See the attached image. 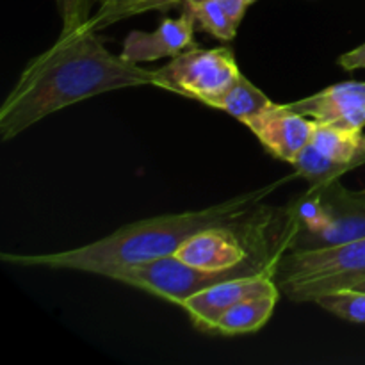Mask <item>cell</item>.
Segmentation results:
<instances>
[{
    "instance_id": "5b68a950",
    "label": "cell",
    "mask_w": 365,
    "mask_h": 365,
    "mask_svg": "<svg viewBox=\"0 0 365 365\" xmlns=\"http://www.w3.org/2000/svg\"><path fill=\"white\" fill-rule=\"evenodd\" d=\"M280 257L282 253H278L273 260L253 259L250 262L241 264V266L232 267V269L205 271L189 266L184 260L178 259L177 255H170L152 260V262L141 264V266L114 269L106 278L132 285V287L141 289L148 294L163 298L180 307L182 302L191 298L196 292L203 291L210 285L220 284V282L260 273V271L267 269L271 264L277 262Z\"/></svg>"
},
{
    "instance_id": "5bb4252c",
    "label": "cell",
    "mask_w": 365,
    "mask_h": 365,
    "mask_svg": "<svg viewBox=\"0 0 365 365\" xmlns=\"http://www.w3.org/2000/svg\"><path fill=\"white\" fill-rule=\"evenodd\" d=\"M271 103L273 102L241 73L227 91L214 96V98H209L205 106L217 110H225L230 116L237 118L239 121H245L269 107Z\"/></svg>"
},
{
    "instance_id": "ac0fdd59",
    "label": "cell",
    "mask_w": 365,
    "mask_h": 365,
    "mask_svg": "<svg viewBox=\"0 0 365 365\" xmlns=\"http://www.w3.org/2000/svg\"><path fill=\"white\" fill-rule=\"evenodd\" d=\"M57 13L63 20V31L89 24L95 0H56Z\"/></svg>"
},
{
    "instance_id": "6da1fadb",
    "label": "cell",
    "mask_w": 365,
    "mask_h": 365,
    "mask_svg": "<svg viewBox=\"0 0 365 365\" xmlns=\"http://www.w3.org/2000/svg\"><path fill=\"white\" fill-rule=\"evenodd\" d=\"M153 81L155 70L110 53L89 24L61 31L52 46L29 61L0 106V139L11 141L71 103Z\"/></svg>"
},
{
    "instance_id": "9a60e30c",
    "label": "cell",
    "mask_w": 365,
    "mask_h": 365,
    "mask_svg": "<svg viewBox=\"0 0 365 365\" xmlns=\"http://www.w3.org/2000/svg\"><path fill=\"white\" fill-rule=\"evenodd\" d=\"M95 4L98 9L89 20V25L98 31L125 18L135 16L146 11L166 9L178 2L177 0H95Z\"/></svg>"
},
{
    "instance_id": "2e32d148",
    "label": "cell",
    "mask_w": 365,
    "mask_h": 365,
    "mask_svg": "<svg viewBox=\"0 0 365 365\" xmlns=\"http://www.w3.org/2000/svg\"><path fill=\"white\" fill-rule=\"evenodd\" d=\"M192 13L200 27L221 41H232L237 34L239 25L234 24L227 11L216 0H182Z\"/></svg>"
},
{
    "instance_id": "3957f363",
    "label": "cell",
    "mask_w": 365,
    "mask_h": 365,
    "mask_svg": "<svg viewBox=\"0 0 365 365\" xmlns=\"http://www.w3.org/2000/svg\"><path fill=\"white\" fill-rule=\"evenodd\" d=\"M289 252L330 248L365 237V191L355 192L339 182L310 189L289 207Z\"/></svg>"
},
{
    "instance_id": "8fae6325",
    "label": "cell",
    "mask_w": 365,
    "mask_h": 365,
    "mask_svg": "<svg viewBox=\"0 0 365 365\" xmlns=\"http://www.w3.org/2000/svg\"><path fill=\"white\" fill-rule=\"evenodd\" d=\"M195 16L185 7L178 18H166L155 31L128 32L120 56L130 63H150L163 57H177L195 48Z\"/></svg>"
},
{
    "instance_id": "e0dca14e",
    "label": "cell",
    "mask_w": 365,
    "mask_h": 365,
    "mask_svg": "<svg viewBox=\"0 0 365 365\" xmlns=\"http://www.w3.org/2000/svg\"><path fill=\"white\" fill-rule=\"evenodd\" d=\"M314 303L349 323L365 324V291L342 289L319 296Z\"/></svg>"
},
{
    "instance_id": "30bf717a",
    "label": "cell",
    "mask_w": 365,
    "mask_h": 365,
    "mask_svg": "<svg viewBox=\"0 0 365 365\" xmlns=\"http://www.w3.org/2000/svg\"><path fill=\"white\" fill-rule=\"evenodd\" d=\"M287 106L303 116L312 118L316 123L334 125L346 130H362L365 127V82L330 86Z\"/></svg>"
},
{
    "instance_id": "8992f818",
    "label": "cell",
    "mask_w": 365,
    "mask_h": 365,
    "mask_svg": "<svg viewBox=\"0 0 365 365\" xmlns=\"http://www.w3.org/2000/svg\"><path fill=\"white\" fill-rule=\"evenodd\" d=\"M237 63L228 48H191L155 70L153 86L205 103L227 91L239 78Z\"/></svg>"
},
{
    "instance_id": "ffe728a7",
    "label": "cell",
    "mask_w": 365,
    "mask_h": 365,
    "mask_svg": "<svg viewBox=\"0 0 365 365\" xmlns=\"http://www.w3.org/2000/svg\"><path fill=\"white\" fill-rule=\"evenodd\" d=\"M349 289H355V291H365V278H364V280H360L359 284L353 285V287H349Z\"/></svg>"
},
{
    "instance_id": "4fadbf2b",
    "label": "cell",
    "mask_w": 365,
    "mask_h": 365,
    "mask_svg": "<svg viewBox=\"0 0 365 365\" xmlns=\"http://www.w3.org/2000/svg\"><path fill=\"white\" fill-rule=\"evenodd\" d=\"M278 298L280 294H267L237 303L220 317L212 334L242 335L260 330L273 316Z\"/></svg>"
},
{
    "instance_id": "277c9868",
    "label": "cell",
    "mask_w": 365,
    "mask_h": 365,
    "mask_svg": "<svg viewBox=\"0 0 365 365\" xmlns=\"http://www.w3.org/2000/svg\"><path fill=\"white\" fill-rule=\"evenodd\" d=\"M365 278V237L330 248L289 252L280 257L277 280L292 302H316L319 296L349 289Z\"/></svg>"
},
{
    "instance_id": "52a82bcc",
    "label": "cell",
    "mask_w": 365,
    "mask_h": 365,
    "mask_svg": "<svg viewBox=\"0 0 365 365\" xmlns=\"http://www.w3.org/2000/svg\"><path fill=\"white\" fill-rule=\"evenodd\" d=\"M278 260L257 274L232 278V280L210 285L182 302L180 309L187 314L191 323L198 330L212 331L220 317L237 303L259 298V296L280 294V287L274 280Z\"/></svg>"
},
{
    "instance_id": "44dd1931",
    "label": "cell",
    "mask_w": 365,
    "mask_h": 365,
    "mask_svg": "<svg viewBox=\"0 0 365 365\" xmlns=\"http://www.w3.org/2000/svg\"><path fill=\"white\" fill-rule=\"evenodd\" d=\"M177 2H182V0H177Z\"/></svg>"
},
{
    "instance_id": "ba28073f",
    "label": "cell",
    "mask_w": 365,
    "mask_h": 365,
    "mask_svg": "<svg viewBox=\"0 0 365 365\" xmlns=\"http://www.w3.org/2000/svg\"><path fill=\"white\" fill-rule=\"evenodd\" d=\"M252 225L212 227L198 232L175 255L185 264L205 271H225L257 259L252 252Z\"/></svg>"
},
{
    "instance_id": "7a4b0ae2",
    "label": "cell",
    "mask_w": 365,
    "mask_h": 365,
    "mask_svg": "<svg viewBox=\"0 0 365 365\" xmlns=\"http://www.w3.org/2000/svg\"><path fill=\"white\" fill-rule=\"evenodd\" d=\"M284 182H287V178L202 210L164 214V216L128 223L114 234L81 248L43 253V255H14L4 252L0 259L16 266L75 269L107 277L114 269L141 266L163 257L175 255L187 239L205 228L242 225V220L248 216L250 210L255 209L264 196L269 195Z\"/></svg>"
},
{
    "instance_id": "7c38bea8",
    "label": "cell",
    "mask_w": 365,
    "mask_h": 365,
    "mask_svg": "<svg viewBox=\"0 0 365 365\" xmlns=\"http://www.w3.org/2000/svg\"><path fill=\"white\" fill-rule=\"evenodd\" d=\"M310 143L346 173L365 164V134L362 130H346L334 125L316 123Z\"/></svg>"
},
{
    "instance_id": "d6986e66",
    "label": "cell",
    "mask_w": 365,
    "mask_h": 365,
    "mask_svg": "<svg viewBox=\"0 0 365 365\" xmlns=\"http://www.w3.org/2000/svg\"><path fill=\"white\" fill-rule=\"evenodd\" d=\"M339 66L344 68L346 71H355V70H362L365 68V43H362L356 48L349 50L346 52L344 56L339 57Z\"/></svg>"
},
{
    "instance_id": "9c48e42d",
    "label": "cell",
    "mask_w": 365,
    "mask_h": 365,
    "mask_svg": "<svg viewBox=\"0 0 365 365\" xmlns=\"http://www.w3.org/2000/svg\"><path fill=\"white\" fill-rule=\"evenodd\" d=\"M242 123L257 135L271 155L292 164L298 153L312 141L316 121L292 110L289 106L271 103Z\"/></svg>"
}]
</instances>
